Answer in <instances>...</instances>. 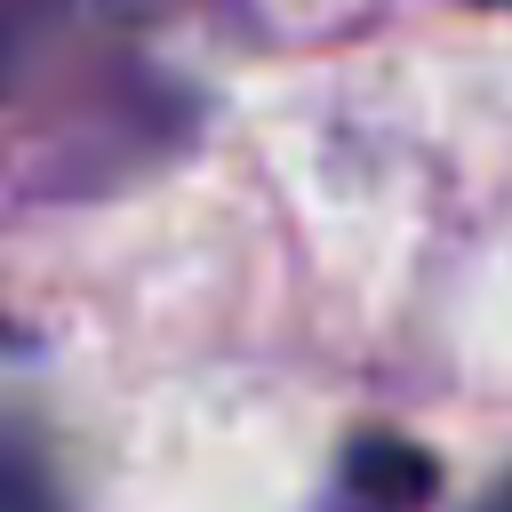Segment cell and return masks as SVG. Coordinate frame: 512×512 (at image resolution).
<instances>
[{
    "label": "cell",
    "mask_w": 512,
    "mask_h": 512,
    "mask_svg": "<svg viewBox=\"0 0 512 512\" xmlns=\"http://www.w3.org/2000/svg\"><path fill=\"white\" fill-rule=\"evenodd\" d=\"M488 512H512V488H496V496H488Z\"/></svg>",
    "instance_id": "3957f363"
},
{
    "label": "cell",
    "mask_w": 512,
    "mask_h": 512,
    "mask_svg": "<svg viewBox=\"0 0 512 512\" xmlns=\"http://www.w3.org/2000/svg\"><path fill=\"white\" fill-rule=\"evenodd\" d=\"M0 512H64V504H56V480H48V464H40V448L16 440V432H0Z\"/></svg>",
    "instance_id": "7a4b0ae2"
},
{
    "label": "cell",
    "mask_w": 512,
    "mask_h": 512,
    "mask_svg": "<svg viewBox=\"0 0 512 512\" xmlns=\"http://www.w3.org/2000/svg\"><path fill=\"white\" fill-rule=\"evenodd\" d=\"M432 488H440V464L416 440L368 432V440H352V456L336 472V512H424Z\"/></svg>",
    "instance_id": "6da1fadb"
}]
</instances>
